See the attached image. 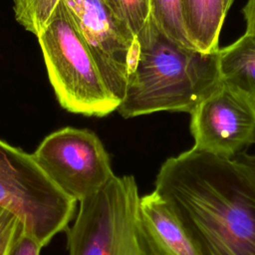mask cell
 Listing matches in <instances>:
<instances>
[{
  "label": "cell",
  "mask_w": 255,
  "mask_h": 255,
  "mask_svg": "<svg viewBox=\"0 0 255 255\" xmlns=\"http://www.w3.org/2000/svg\"><path fill=\"white\" fill-rule=\"evenodd\" d=\"M154 191L199 255H255V181L233 159L191 147L161 164Z\"/></svg>",
  "instance_id": "cell-1"
},
{
  "label": "cell",
  "mask_w": 255,
  "mask_h": 255,
  "mask_svg": "<svg viewBox=\"0 0 255 255\" xmlns=\"http://www.w3.org/2000/svg\"><path fill=\"white\" fill-rule=\"evenodd\" d=\"M219 82L217 52L177 44L149 16L135 35L127 88L117 111L125 119L157 112L190 114Z\"/></svg>",
  "instance_id": "cell-2"
},
{
  "label": "cell",
  "mask_w": 255,
  "mask_h": 255,
  "mask_svg": "<svg viewBox=\"0 0 255 255\" xmlns=\"http://www.w3.org/2000/svg\"><path fill=\"white\" fill-rule=\"evenodd\" d=\"M79 203L66 229L69 255H169L142 213L132 175L115 174Z\"/></svg>",
  "instance_id": "cell-3"
},
{
  "label": "cell",
  "mask_w": 255,
  "mask_h": 255,
  "mask_svg": "<svg viewBox=\"0 0 255 255\" xmlns=\"http://www.w3.org/2000/svg\"><path fill=\"white\" fill-rule=\"evenodd\" d=\"M36 37L49 81L64 110L98 118L118 110L120 101L109 90L89 46L62 0Z\"/></svg>",
  "instance_id": "cell-4"
},
{
  "label": "cell",
  "mask_w": 255,
  "mask_h": 255,
  "mask_svg": "<svg viewBox=\"0 0 255 255\" xmlns=\"http://www.w3.org/2000/svg\"><path fill=\"white\" fill-rule=\"evenodd\" d=\"M77 203L53 183L33 154L0 138V206L15 213L42 246L66 231Z\"/></svg>",
  "instance_id": "cell-5"
},
{
  "label": "cell",
  "mask_w": 255,
  "mask_h": 255,
  "mask_svg": "<svg viewBox=\"0 0 255 255\" xmlns=\"http://www.w3.org/2000/svg\"><path fill=\"white\" fill-rule=\"evenodd\" d=\"M32 154L53 183L77 202L99 191L115 175L105 145L88 128L57 129Z\"/></svg>",
  "instance_id": "cell-6"
},
{
  "label": "cell",
  "mask_w": 255,
  "mask_h": 255,
  "mask_svg": "<svg viewBox=\"0 0 255 255\" xmlns=\"http://www.w3.org/2000/svg\"><path fill=\"white\" fill-rule=\"evenodd\" d=\"M192 147L225 158H234L255 144V104L223 83L190 113Z\"/></svg>",
  "instance_id": "cell-7"
},
{
  "label": "cell",
  "mask_w": 255,
  "mask_h": 255,
  "mask_svg": "<svg viewBox=\"0 0 255 255\" xmlns=\"http://www.w3.org/2000/svg\"><path fill=\"white\" fill-rule=\"evenodd\" d=\"M89 46L111 93L124 99L135 35L105 0H62Z\"/></svg>",
  "instance_id": "cell-8"
},
{
  "label": "cell",
  "mask_w": 255,
  "mask_h": 255,
  "mask_svg": "<svg viewBox=\"0 0 255 255\" xmlns=\"http://www.w3.org/2000/svg\"><path fill=\"white\" fill-rule=\"evenodd\" d=\"M140 207L151 230L169 255H199L182 224L154 190L140 196Z\"/></svg>",
  "instance_id": "cell-9"
},
{
  "label": "cell",
  "mask_w": 255,
  "mask_h": 255,
  "mask_svg": "<svg viewBox=\"0 0 255 255\" xmlns=\"http://www.w3.org/2000/svg\"><path fill=\"white\" fill-rule=\"evenodd\" d=\"M220 80L255 104V36L245 33L217 51Z\"/></svg>",
  "instance_id": "cell-10"
},
{
  "label": "cell",
  "mask_w": 255,
  "mask_h": 255,
  "mask_svg": "<svg viewBox=\"0 0 255 255\" xmlns=\"http://www.w3.org/2000/svg\"><path fill=\"white\" fill-rule=\"evenodd\" d=\"M188 38L204 53L219 50L220 31L227 15L223 0H182Z\"/></svg>",
  "instance_id": "cell-11"
},
{
  "label": "cell",
  "mask_w": 255,
  "mask_h": 255,
  "mask_svg": "<svg viewBox=\"0 0 255 255\" xmlns=\"http://www.w3.org/2000/svg\"><path fill=\"white\" fill-rule=\"evenodd\" d=\"M149 16L169 39L184 47L195 49L187 35L182 0H149Z\"/></svg>",
  "instance_id": "cell-12"
},
{
  "label": "cell",
  "mask_w": 255,
  "mask_h": 255,
  "mask_svg": "<svg viewBox=\"0 0 255 255\" xmlns=\"http://www.w3.org/2000/svg\"><path fill=\"white\" fill-rule=\"evenodd\" d=\"M61 0H13L17 22L35 36L45 27Z\"/></svg>",
  "instance_id": "cell-13"
},
{
  "label": "cell",
  "mask_w": 255,
  "mask_h": 255,
  "mask_svg": "<svg viewBox=\"0 0 255 255\" xmlns=\"http://www.w3.org/2000/svg\"><path fill=\"white\" fill-rule=\"evenodd\" d=\"M134 35L149 17V0H105Z\"/></svg>",
  "instance_id": "cell-14"
},
{
  "label": "cell",
  "mask_w": 255,
  "mask_h": 255,
  "mask_svg": "<svg viewBox=\"0 0 255 255\" xmlns=\"http://www.w3.org/2000/svg\"><path fill=\"white\" fill-rule=\"evenodd\" d=\"M25 230L21 219L0 206V255H8L14 242Z\"/></svg>",
  "instance_id": "cell-15"
},
{
  "label": "cell",
  "mask_w": 255,
  "mask_h": 255,
  "mask_svg": "<svg viewBox=\"0 0 255 255\" xmlns=\"http://www.w3.org/2000/svg\"><path fill=\"white\" fill-rule=\"evenodd\" d=\"M43 246L25 230L17 238L8 255H40Z\"/></svg>",
  "instance_id": "cell-16"
},
{
  "label": "cell",
  "mask_w": 255,
  "mask_h": 255,
  "mask_svg": "<svg viewBox=\"0 0 255 255\" xmlns=\"http://www.w3.org/2000/svg\"><path fill=\"white\" fill-rule=\"evenodd\" d=\"M232 159L236 161L255 181V149L252 152H249L248 150L242 151Z\"/></svg>",
  "instance_id": "cell-17"
},
{
  "label": "cell",
  "mask_w": 255,
  "mask_h": 255,
  "mask_svg": "<svg viewBox=\"0 0 255 255\" xmlns=\"http://www.w3.org/2000/svg\"><path fill=\"white\" fill-rule=\"evenodd\" d=\"M247 34L255 36V0H248L243 8Z\"/></svg>",
  "instance_id": "cell-18"
},
{
  "label": "cell",
  "mask_w": 255,
  "mask_h": 255,
  "mask_svg": "<svg viewBox=\"0 0 255 255\" xmlns=\"http://www.w3.org/2000/svg\"><path fill=\"white\" fill-rule=\"evenodd\" d=\"M234 0H223V5H224V9L226 12H228V10L230 9L232 3Z\"/></svg>",
  "instance_id": "cell-19"
}]
</instances>
